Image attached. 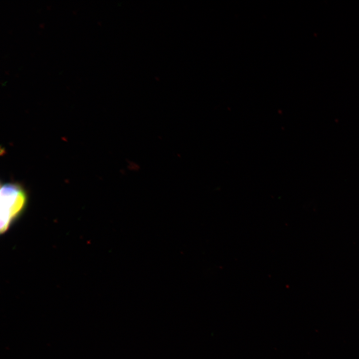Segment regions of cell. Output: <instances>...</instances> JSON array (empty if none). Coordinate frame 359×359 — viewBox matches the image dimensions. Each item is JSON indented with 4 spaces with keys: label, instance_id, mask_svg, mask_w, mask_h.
<instances>
[{
    "label": "cell",
    "instance_id": "obj_1",
    "mask_svg": "<svg viewBox=\"0 0 359 359\" xmlns=\"http://www.w3.org/2000/svg\"><path fill=\"white\" fill-rule=\"evenodd\" d=\"M27 195L23 187L6 183L0 188V232L7 230L12 221L23 210Z\"/></svg>",
    "mask_w": 359,
    "mask_h": 359
}]
</instances>
